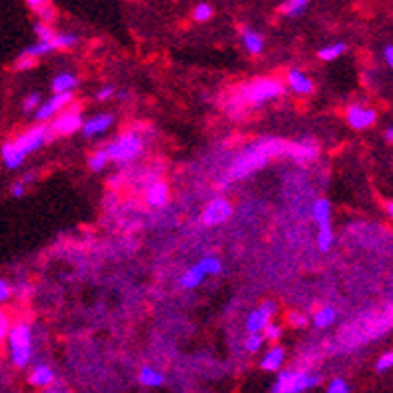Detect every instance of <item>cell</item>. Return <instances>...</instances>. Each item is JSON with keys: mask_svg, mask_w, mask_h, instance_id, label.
<instances>
[{"mask_svg": "<svg viewBox=\"0 0 393 393\" xmlns=\"http://www.w3.org/2000/svg\"><path fill=\"white\" fill-rule=\"evenodd\" d=\"M6 343H8V353H11V361L14 367L25 369L32 361L34 347H32V329L27 321L14 323L13 327H8L6 333Z\"/></svg>", "mask_w": 393, "mask_h": 393, "instance_id": "1", "label": "cell"}, {"mask_svg": "<svg viewBox=\"0 0 393 393\" xmlns=\"http://www.w3.org/2000/svg\"><path fill=\"white\" fill-rule=\"evenodd\" d=\"M321 383V375L305 369H281L271 393H305Z\"/></svg>", "mask_w": 393, "mask_h": 393, "instance_id": "2", "label": "cell"}, {"mask_svg": "<svg viewBox=\"0 0 393 393\" xmlns=\"http://www.w3.org/2000/svg\"><path fill=\"white\" fill-rule=\"evenodd\" d=\"M142 145L145 142H142V139H140L137 133H125L119 139L109 142L105 147V153L109 156V161L126 163V161H133L135 156H139L140 151H142Z\"/></svg>", "mask_w": 393, "mask_h": 393, "instance_id": "3", "label": "cell"}, {"mask_svg": "<svg viewBox=\"0 0 393 393\" xmlns=\"http://www.w3.org/2000/svg\"><path fill=\"white\" fill-rule=\"evenodd\" d=\"M223 271V263L217 257H203L199 263L193 267H189L181 277V287L182 289H196L207 275H219Z\"/></svg>", "mask_w": 393, "mask_h": 393, "instance_id": "4", "label": "cell"}, {"mask_svg": "<svg viewBox=\"0 0 393 393\" xmlns=\"http://www.w3.org/2000/svg\"><path fill=\"white\" fill-rule=\"evenodd\" d=\"M283 95V84L273 79H259L253 81L243 88V100L251 102V105H263L271 98H277Z\"/></svg>", "mask_w": 393, "mask_h": 393, "instance_id": "5", "label": "cell"}, {"mask_svg": "<svg viewBox=\"0 0 393 393\" xmlns=\"http://www.w3.org/2000/svg\"><path fill=\"white\" fill-rule=\"evenodd\" d=\"M48 137H51V135H48V126L34 125L32 128L25 131L20 137H16L14 140H11V142L14 145V149L27 159L30 153L39 151L42 145L48 140Z\"/></svg>", "mask_w": 393, "mask_h": 393, "instance_id": "6", "label": "cell"}, {"mask_svg": "<svg viewBox=\"0 0 393 393\" xmlns=\"http://www.w3.org/2000/svg\"><path fill=\"white\" fill-rule=\"evenodd\" d=\"M275 313H277V303H275V301H263L259 307H255L251 313L247 315V319H245V329H247V333H261L267 325L271 323Z\"/></svg>", "mask_w": 393, "mask_h": 393, "instance_id": "7", "label": "cell"}, {"mask_svg": "<svg viewBox=\"0 0 393 393\" xmlns=\"http://www.w3.org/2000/svg\"><path fill=\"white\" fill-rule=\"evenodd\" d=\"M83 126V116L79 111H62L58 116L53 119V123L48 126V135L53 137H65V135H72L76 131H81Z\"/></svg>", "mask_w": 393, "mask_h": 393, "instance_id": "8", "label": "cell"}, {"mask_svg": "<svg viewBox=\"0 0 393 393\" xmlns=\"http://www.w3.org/2000/svg\"><path fill=\"white\" fill-rule=\"evenodd\" d=\"M231 213H233L231 203L225 196H217V199H213L209 205L205 207L203 215H201V221H203V225H207V227H215V225L225 223L231 217Z\"/></svg>", "mask_w": 393, "mask_h": 393, "instance_id": "9", "label": "cell"}, {"mask_svg": "<svg viewBox=\"0 0 393 393\" xmlns=\"http://www.w3.org/2000/svg\"><path fill=\"white\" fill-rule=\"evenodd\" d=\"M72 100V95H53L51 98H46L44 102H41V107L34 111V116L39 123H48L55 116H58L60 112L65 111Z\"/></svg>", "mask_w": 393, "mask_h": 393, "instance_id": "10", "label": "cell"}, {"mask_svg": "<svg viewBox=\"0 0 393 393\" xmlns=\"http://www.w3.org/2000/svg\"><path fill=\"white\" fill-rule=\"evenodd\" d=\"M345 119H347L351 128H355V131H365V128L375 125L378 112H375V109H369V107H365V105H357V102H355V105H349V107H347Z\"/></svg>", "mask_w": 393, "mask_h": 393, "instance_id": "11", "label": "cell"}, {"mask_svg": "<svg viewBox=\"0 0 393 393\" xmlns=\"http://www.w3.org/2000/svg\"><path fill=\"white\" fill-rule=\"evenodd\" d=\"M271 153H273V149H269V151H263V149H261V153H257V151L245 153L239 159L237 163H235V177H243V175L251 173L255 168H259L263 163L269 161Z\"/></svg>", "mask_w": 393, "mask_h": 393, "instance_id": "12", "label": "cell"}, {"mask_svg": "<svg viewBox=\"0 0 393 393\" xmlns=\"http://www.w3.org/2000/svg\"><path fill=\"white\" fill-rule=\"evenodd\" d=\"M112 123H114L112 114H109V112H100V114H95V116L83 121L81 133H83L84 137H88V139H91V137H98V135H105L112 126Z\"/></svg>", "mask_w": 393, "mask_h": 393, "instance_id": "13", "label": "cell"}, {"mask_svg": "<svg viewBox=\"0 0 393 393\" xmlns=\"http://www.w3.org/2000/svg\"><path fill=\"white\" fill-rule=\"evenodd\" d=\"M55 371H53V367H48L46 364H36L32 367L30 375H28V383L32 387H36V389H48V387L55 385Z\"/></svg>", "mask_w": 393, "mask_h": 393, "instance_id": "14", "label": "cell"}, {"mask_svg": "<svg viewBox=\"0 0 393 393\" xmlns=\"http://www.w3.org/2000/svg\"><path fill=\"white\" fill-rule=\"evenodd\" d=\"M311 215H313V221L319 227V233L333 231V227H331V203L327 199H317L311 207Z\"/></svg>", "mask_w": 393, "mask_h": 393, "instance_id": "15", "label": "cell"}, {"mask_svg": "<svg viewBox=\"0 0 393 393\" xmlns=\"http://www.w3.org/2000/svg\"><path fill=\"white\" fill-rule=\"evenodd\" d=\"M287 86L293 91L295 95H301V97L311 95L313 88H315V86H313V81L309 79L303 70L299 69H291L287 72Z\"/></svg>", "mask_w": 393, "mask_h": 393, "instance_id": "16", "label": "cell"}, {"mask_svg": "<svg viewBox=\"0 0 393 393\" xmlns=\"http://www.w3.org/2000/svg\"><path fill=\"white\" fill-rule=\"evenodd\" d=\"M285 364V349L281 345H273L263 353L261 361H259V367L263 371H271V373H279L281 367Z\"/></svg>", "mask_w": 393, "mask_h": 393, "instance_id": "17", "label": "cell"}, {"mask_svg": "<svg viewBox=\"0 0 393 393\" xmlns=\"http://www.w3.org/2000/svg\"><path fill=\"white\" fill-rule=\"evenodd\" d=\"M79 86V79L72 72H58L53 79V95H72Z\"/></svg>", "mask_w": 393, "mask_h": 393, "instance_id": "18", "label": "cell"}, {"mask_svg": "<svg viewBox=\"0 0 393 393\" xmlns=\"http://www.w3.org/2000/svg\"><path fill=\"white\" fill-rule=\"evenodd\" d=\"M241 41H243V46L247 48V53H251V55H261V51L265 46L263 36L249 27L241 28Z\"/></svg>", "mask_w": 393, "mask_h": 393, "instance_id": "19", "label": "cell"}, {"mask_svg": "<svg viewBox=\"0 0 393 393\" xmlns=\"http://www.w3.org/2000/svg\"><path fill=\"white\" fill-rule=\"evenodd\" d=\"M147 203L151 205V207H163L165 203H167L168 199V187L167 182L163 181H154L149 189H147Z\"/></svg>", "mask_w": 393, "mask_h": 393, "instance_id": "20", "label": "cell"}, {"mask_svg": "<svg viewBox=\"0 0 393 393\" xmlns=\"http://www.w3.org/2000/svg\"><path fill=\"white\" fill-rule=\"evenodd\" d=\"M139 381L145 387H161V385H165V373L159 371L153 365H145V367H140Z\"/></svg>", "mask_w": 393, "mask_h": 393, "instance_id": "21", "label": "cell"}, {"mask_svg": "<svg viewBox=\"0 0 393 393\" xmlns=\"http://www.w3.org/2000/svg\"><path fill=\"white\" fill-rule=\"evenodd\" d=\"M27 4L32 13H36L39 22H44V25H51V22H53V18H55V8H53L51 2H44V0H28Z\"/></svg>", "mask_w": 393, "mask_h": 393, "instance_id": "22", "label": "cell"}, {"mask_svg": "<svg viewBox=\"0 0 393 393\" xmlns=\"http://www.w3.org/2000/svg\"><path fill=\"white\" fill-rule=\"evenodd\" d=\"M337 321V309L331 307V305H323L315 311V315H313V325L317 327V329H327V327H331L333 323Z\"/></svg>", "mask_w": 393, "mask_h": 393, "instance_id": "23", "label": "cell"}, {"mask_svg": "<svg viewBox=\"0 0 393 393\" xmlns=\"http://www.w3.org/2000/svg\"><path fill=\"white\" fill-rule=\"evenodd\" d=\"M0 156H2V161H4L6 168H11V171L18 168L20 165H22V163H25V156L14 149V145L11 142V140L2 145V149H0Z\"/></svg>", "mask_w": 393, "mask_h": 393, "instance_id": "24", "label": "cell"}, {"mask_svg": "<svg viewBox=\"0 0 393 393\" xmlns=\"http://www.w3.org/2000/svg\"><path fill=\"white\" fill-rule=\"evenodd\" d=\"M347 51V46L343 44V42H333V44H327V46H323L321 51L317 53L321 60L325 62H331V60H337L339 56L343 55Z\"/></svg>", "mask_w": 393, "mask_h": 393, "instance_id": "25", "label": "cell"}, {"mask_svg": "<svg viewBox=\"0 0 393 393\" xmlns=\"http://www.w3.org/2000/svg\"><path fill=\"white\" fill-rule=\"evenodd\" d=\"M55 48H53V44L51 42H34V44H30V46H27L25 51H22V55H27V56H32V58H42V56H46V55H51Z\"/></svg>", "mask_w": 393, "mask_h": 393, "instance_id": "26", "label": "cell"}, {"mask_svg": "<svg viewBox=\"0 0 393 393\" xmlns=\"http://www.w3.org/2000/svg\"><path fill=\"white\" fill-rule=\"evenodd\" d=\"M76 42H79V39H76L74 34H69V32H56L55 39L51 41V44H53L55 51H67V48H72Z\"/></svg>", "mask_w": 393, "mask_h": 393, "instance_id": "27", "label": "cell"}, {"mask_svg": "<svg viewBox=\"0 0 393 393\" xmlns=\"http://www.w3.org/2000/svg\"><path fill=\"white\" fill-rule=\"evenodd\" d=\"M307 6V0H289V2L281 4V13L285 16H299V14L305 13Z\"/></svg>", "mask_w": 393, "mask_h": 393, "instance_id": "28", "label": "cell"}, {"mask_svg": "<svg viewBox=\"0 0 393 393\" xmlns=\"http://www.w3.org/2000/svg\"><path fill=\"white\" fill-rule=\"evenodd\" d=\"M107 163H109V156L105 153V149L95 151V153L88 156V167H91V171H95V173L102 171V168L107 167Z\"/></svg>", "mask_w": 393, "mask_h": 393, "instance_id": "29", "label": "cell"}, {"mask_svg": "<svg viewBox=\"0 0 393 393\" xmlns=\"http://www.w3.org/2000/svg\"><path fill=\"white\" fill-rule=\"evenodd\" d=\"M34 34H36V39L39 42H51L55 39L56 30L51 25H44V22H36L34 25Z\"/></svg>", "mask_w": 393, "mask_h": 393, "instance_id": "30", "label": "cell"}, {"mask_svg": "<svg viewBox=\"0 0 393 393\" xmlns=\"http://www.w3.org/2000/svg\"><path fill=\"white\" fill-rule=\"evenodd\" d=\"M39 65V60L36 58H32V56H27V55H18V58L14 60L13 69L14 70H20V72H25V70H32L34 67Z\"/></svg>", "mask_w": 393, "mask_h": 393, "instance_id": "31", "label": "cell"}, {"mask_svg": "<svg viewBox=\"0 0 393 393\" xmlns=\"http://www.w3.org/2000/svg\"><path fill=\"white\" fill-rule=\"evenodd\" d=\"M325 393H351V387L349 383L343 378H333L327 383Z\"/></svg>", "mask_w": 393, "mask_h": 393, "instance_id": "32", "label": "cell"}, {"mask_svg": "<svg viewBox=\"0 0 393 393\" xmlns=\"http://www.w3.org/2000/svg\"><path fill=\"white\" fill-rule=\"evenodd\" d=\"M193 18H195L196 22H207L213 18V6H209L207 2H201V4H196L195 11H193Z\"/></svg>", "mask_w": 393, "mask_h": 393, "instance_id": "33", "label": "cell"}, {"mask_svg": "<svg viewBox=\"0 0 393 393\" xmlns=\"http://www.w3.org/2000/svg\"><path fill=\"white\" fill-rule=\"evenodd\" d=\"M263 343H265V339H263L261 333H249L247 339H245V349L249 353H259L261 347H263Z\"/></svg>", "mask_w": 393, "mask_h": 393, "instance_id": "34", "label": "cell"}, {"mask_svg": "<svg viewBox=\"0 0 393 393\" xmlns=\"http://www.w3.org/2000/svg\"><path fill=\"white\" fill-rule=\"evenodd\" d=\"M281 333H283V329H281V325H277V323H269L265 329L261 331V335H263V339L265 341H279Z\"/></svg>", "mask_w": 393, "mask_h": 393, "instance_id": "35", "label": "cell"}, {"mask_svg": "<svg viewBox=\"0 0 393 393\" xmlns=\"http://www.w3.org/2000/svg\"><path fill=\"white\" fill-rule=\"evenodd\" d=\"M393 365V353L392 351H385L381 357H379L378 361H375V371L378 373H385V371H389Z\"/></svg>", "mask_w": 393, "mask_h": 393, "instance_id": "36", "label": "cell"}, {"mask_svg": "<svg viewBox=\"0 0 393 393\" xmlns=\"http://www.w3.org/2000/svg\"><path fill=\"white\" fill-rule=\"evenodd\" d=\"M287 321L291 323L293 327H297V329H303L309 323V317L305 313H301V311H293V313L287 315Z\"/></svg>", "mask_w": 393, "mask_h": 393, "instance_id": "37", "label": "cell"}, {"mask_svg": "<svg viewBox=\"0 0 393 393\" xmlns=\"http://www.w3.org/2000/svg\"><path fill=\"white\" fill-rule=\"evenodd\" d=\"M41 95H39V93H32V95H28V97L25 98L22 109H25V112H34L41 107Z\"/></svg>", "mask_w": 393, "mask_h": 393, "instance_id": "38", "label": "cell"}, {"mask_svg": "<svg viewBox=\"0 0 393 393\" xmlns=\"http://www.w3.org/2000/svg\"><path fill=\"white\" fill-rule=\"evenodd\" d=\"M11 297H13V287H11V283L0 277V303H6Z\"/></svg>", "mask_w": 393, "mask_h": 393, "instance_id": "39", "label": "cell"}, {"mask_svg": "<svg viewBox=\"0 0 393 393\" xmlns=\"http://www.w3.org/2000/svg\"><path fill=\"white\" fill-rule=\"evenodd\" d=\"M114 86H111V84H107V86H102L100 91L97 93V98L98 100H111L112 97H114Z\"/></svg>", "mask_w": 393, "mask_h": 393, "instance_id": "40", "label": "cell"}, {"mask_svg": "<svg viewBox=\"0 0 393 393\" xmlns=\"http://www.w3.org/2000/svg\"><path fill=\"white\" fill-rule=\"evenodd\" d=\"M25 193H27V187L22 185L20 181L13 182V187H11V195L14 196V199H20V196H25Z\"/></svg>", "mask_w": 393, "mask_h": 393, "instance_id": "41", "label": "cell"}, {"mask_svg": "<svg viewBox=\"0 0 393 393\" xmlns=\"http://www.w3.org/2000/svg\"><path fill=\"white\" fill-rule=\"evenodd\" d=\"M6 333H8V319H6V315L0 311V339H4Z\"/></svg>", "mask_w": 393, "mask_h": 393, "instance_id": "42", "label": "cell"}, {"mask_svg": "<svg viewBox=\"0 0 393 393\" xmlns=\"http://www.w3.org/2000/svg\"><path fill=\"white\" fill-rule=\"evenodd\" d=\"M383 58H385V65H387V67H392L393 65V46L392 44H387V46L383 48Z\"/></svg>", "mask_w": 393, "mask_h": 393, "instance_id": "43", "label": "cell"}, {"mask_svg": "<svg viewBox=\"0 0 393 393\" xmlns=\"http://www.w3.org/2000/svg\"><path fill=\"white\" fill-rule=\"evenodd\" d=\"M42 393H70V392H69V389H65V387H56V385H53V387L44 389Z\"/></svg>", "mask_w": 393, "mask_h": 393, "instance_id": "44", "label": "cell"}, {"mask_svg": "<svg viewBox=\"0 0 393 393\" xmlns=\"http://www.w3.org/2000/svg\"><path fill=\"white\" fill-rule=\"evenodd\" d=\"M32 181H34V173H28V175H25V177L20 179V182H22L25 187H27V185H30Z\"/></svg>", "mask_w": 393, "mask_h": 393, "instance_id": "45", "label": "cell"}, {"mask_svg": "<svg viewBox=\"0 0 393 393\" xmlns=\"http://www.w3.org/2000/svg\"><path fill=\"white\" fill-rule=\"evenodd\" d=\"M385 140H387V142H392V140H393V128H392V126H387V131H385Z\"/></svg>", "mask_w": 393, "mask_h": 393, "instance_id": "46", "label": "cell"}, {"mask_svg": "<svg viewBox=\"0 0 393 393\" xmlns=\"http://www.w3.org/2000/svg\"><path fill=\"white\" fill-rule=\"evenodd\" d=\"M385 211H387V213H389V217H392V213H393V205H392V201H389V203H387V205H385Z\"/></svg>", "mask_w": 393, "mask_h": 393, "instance_id": "47", "label": "cell"}]
</instances>
